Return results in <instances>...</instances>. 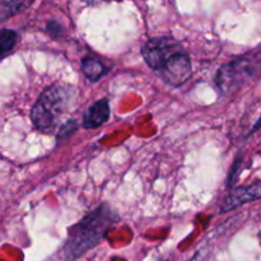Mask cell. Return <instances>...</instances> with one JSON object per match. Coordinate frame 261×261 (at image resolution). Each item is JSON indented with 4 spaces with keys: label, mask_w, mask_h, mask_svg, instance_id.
<instances>
[{
    "label": "cell",
    "mask_w": 261,
    "mask_h": 261,
    "mask_svg": "<svg viewBox=\"0 0 261 261\" xmlns=\"http://www.w3.org/2000/svg\"><path fill=\"white\" fill-rule=\"evenodd\" d=\"M145 63L170 86L186 83L193 74L191 61L180 42L171 37L149 38L142 46Z\"/></svg>",
    "instance_id": "1"
},
{
    "label": "cell",
    "mask_w": 261,
    "mask_h": 261,
    "mask_svg": "<svg viewBox=\"0 0 261 261\" xmlns=\"http://www.w3.org/2000/svg\"><path fill=\"white\" fill-rule=\"evenodd\" d=\"M119 222V217L107 204L87 214L68 229V239L61 249L65 261H75L103 240L107 232Z\"/></svg>",
    "instance_id": "2"
},
{
    "label": "cell",
    "mask_w": 261,
    "mask_h": 261,
    "mask_svg": "<svg viewBox=\"0 0 261 261\" xmlns=\"http://www.w3.org/2000/svg\"><path fill=\"white\" fill-rule=\"evenodd\" d=\"M76 89L64 83L51 84L38 97L31 111V120L37 129L48 132L75 101Z\"/></svg>",
    "instance_id": "3"
},
{
    "label": "cell",
    "mask_w": 261,
    "mask_h": 261,
    "mask_svg": "<svg viewBox=\"0 0 261 261\" xmlns=\"http://www.w3.org/2000/svg\"><path fill=\"white\" fill-rule=\"evenodd\" d=\"M260 75L261 51H255L222 66L216 75V84L222 93L227 94Z\"/></svg>",
    "instance_id": "4"
},
{
    "label": "cell",
    "mask_w": 261,
    "mask_h": 261,
    "mask_svg": "<svg viewBox=\"0 0 261 261\" xmlns=\"http://www.w3.org/2000/svg\"><path fill=\"white\" fill-rule=\"evenodd\" d=\"M259 199H261V181H257L250 186H240V188L233 189L222 203L221 211L223 213L229 212L237 206H241L250 201L259 200Z\"/></svg>",
    "instance_id": "5"
},
{
    "label": "cell",
    "mask_w": 261,
    "mask_h": 261,
    "mask_svg": "<svg viewBox=\"0 0 261 261\" xmlns=\"http://www.w3.org/2000/svg\"><path fill=\"white\" fill-rule=\"evenodd\" d=\"M110 117V105L106 98L99 99V101L94 102L88 110H87L86 115L83 117V126L87 129H94L109 120Z\"/></svg>",
    "instance_id": "6"
},
{
    "label": "cell",
    "mask_w": 261,
    "mask_h": 261,
    "mask_svg": "<svg viewBox=\"0 0 261 261\" xmlns=\"http://www.w3.org/2000/svg\"><path fill=\"white\" fill-rule=\"evenodd\" d=\"M82 71L86 75L87 79H89L91 82H97L105 76L106 74H109L110 66L107 65L105 61H102L101 59L97 58V56L88 55L82 60Z\"/></svg>",
    "instance_id": "7"
},
{
    "label": "cell",
    "mask_w": 261,
    "mask_h": 261,
    "mask_svg": "<svg viewBox=\"0 0 261 261\" xmlns=\"http://www.w3.org/2000/svg\"><path fill=\"white\" fill-rule=\"evenodd\" d=\"M32 2H0V22L23 12Z\"/></svg>",
    "instance_id": "8"
},
{
    "label": "cell",
    "mask_w": 261,
    "mask_h": 261,
    "mask_svg": "<svg viewBox=\"0 0 261 261\" xmlns=\"http://www.w3.org/2000/svg\"><path fill=\"white\" fill-rule=\"evenodd\" d=\"M18 33L13 30H0V56L9 53L15 46Z\"/></svg>",
    "instance_id": "9"
},
{
    "label": "cell",
    "mask_w": 261,
    "mask_h": 261,
    "mask_svg": "<svg viewBox=\"0 0 261 261\" xmlns=\"http://www.w3.org/2000/svg\"><path fill=\"white\" fill-rule=\"evenodd\" d=\"M46 31H47L48 35L54 38L60 37V36H63L64 33L63 25H61L59 22H56V20H50V22L46 24Z\"/></svg>",
    "instance_id": "10"
},
{
    "label": "cell",
    "mask_w": 261,
    "mask_h": 261,
    "mask_svg": "<svg viewBox=\"0 0 261 261\" xmlns=\"http://www.w3.org/2000/svg\"><path fill=\"white\" fill-rule=\"evenodd\" d=\"M75 129H76L75 121H74V120H70V121H68L66 124H64L63 126H61L60 132H59V135H58V139H63L64 137H66L69 133H73Z\"/></svg>",
    "instance_id": "11"
},
{
    "label": "cell",
    "mask_w": 261,
    "mask_h": 261,
    "mask_svg": "<svg viewBox=\"0 0 261 261\" xmlns=\"http://www.w3.org/2000/svg\"><path fill=\"white\" fill-rule=\"evenodd\" d=\"M240 165H241V160H236V162H234L233 165V168L231 170V173H229V178H228V186H231L232 184L236 181V177H237V172H239V167Z\"/></svg>",
    "instance_id": "12"
},
{
    "label": "cell",
    "mask_w": 261,
    "mask_h": 261,
    "mask_svg": "<svg viewBox=\"0 0 261 261\" xmlns=\"http://www.w3.org/2000/svg\"><path fill=\"white\" fill-rule=\"evenodd\" d=\"M260 129H261V115H260L259 119H257V121L255 122L254 127H252V129L250 130L249 134H252V133H255V132H256V130H260Z\"/></svg>",
    "instance_id": "13"
},
{
    "label": "cell",
    "mask_w": 261,
    "mask_h": 261,
    "mask_svg": "<svg viewBox=\"0 0 261 261\" xmlns=\"http://www.w3.org/2000/svg\"><path fill=\"white\" fill-rule=\"evenodd\" d=\"M203 260H204V255H203V252L200 251V252H198V254H195V256L189 261H203Z\"/></svg>",
    "instance_id": "14"
},
{
    "label": "cell",
    "mask_w": 261,
    "mask_h": 261,
    "mask_svg": "<svg viewBox=\"0 0 261 261\" xmlns=\"http://www.w3.org/2000/svg\"><path fill=\"white\" fill-rule=\"evenodd\" d=\"M260 240H261V232H260Z\"/></svg>",
    "instance_id": "15"
},
{
    "label": "cell",
    "mask_w": 261,
    "mask_h": 261,
    "mask_svg": "<svg viewBox=\"0 0 261 261\" xmlns=\"http://www.w3.org/2000/svg\"><path fill=\"white\" fill-rule=\"evenodd\" d=\"M160 261H166V260H160Z\"/></svg>",
    "instance_id": "16"
}]
</instances>
